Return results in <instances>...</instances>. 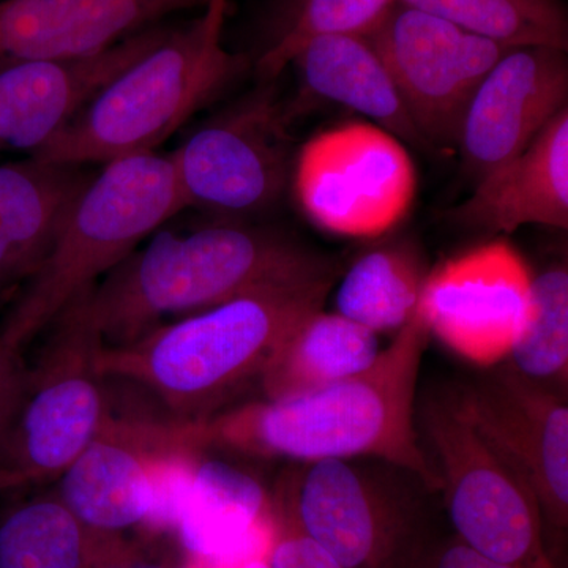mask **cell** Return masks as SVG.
I'll return each instance as SVG.
<instances>
[{"label":"cell","instance_id":"6da1fadb","mask_svg":"<svg viewBox=\"0 0 568 568\" xmlns=\"http://www.w3.org/2000/svg\"><path fill=\"white\" fill-rule=\"evenodd\" d=\"M428 325L416 313L361 375L283 398L227 407L185 424L201 450L291 462L372 458L416 474L433 491L439 480L417 425V384Z\"/></svg>","mask_w":568,"mask_h":568},{"label":"cell","instance_id":"7a4b0ae2","mask_svg":"<svg viewBox=\"0 0 568 568\" xmlns=\"http://www.w3.org/2000/svg\"><path fill=\"white\" fill-rule=\"evenodd\" d=\"M338 264L267 227L227 223L162 230L81 295L104 346L244 295L334 286Z\"/></svg>","mask_w":568,"mask_h":568},{"label":"cell","instance_id":"3957f363","mask_svg":"<svg viewBox=\"0 0 568 568\" xmlns=\"http://www.w3.org/2000/svg\"><path fill=\"white\" fill-rule=\"evenodd\" d=\"M332 286L267 291L162 324L123 346H102L95 369L151 392L171 420L196 424L230 407Z\"/></svg>","mask_w":568,"mask_h":568},{"label":"cell","instance_id":"277c9868","mask_svg":"<svg viewBox=\"0 0 568 568\" xmlns=\"http://www.w3.org/2000/svg\"><path fill=\"white\" fill-rule=\"evenodd\" d=\"M182 211L170 153H138L104 164L82 190L43 263L24 283L0 328L2 339L22 351L100 276Z\"/></svg>","mask_w":568,"mask_h":568},{"label":"cell","instance_id":"5b68a950","mask_svg":"<svg viewBox=\"0 0 568 568\" xmlns=\"http://www.w3.org/2000/svg\"><path fill=\"white\" fill-rule=\"evenodd\" d=\"M248 65L245 55L224 50L222 31L201 17L170 31L112 78L32 156L85 166L155 152L194 112L241 80Z\"/></svg>","mask_w":568,"mask_h":568},{"label":"cell","instance_id":"8992f818","mask_svg":"<svg viewBox=\"0 0 568 568\" xmlns=\"http://www.w3.org/2000/svg\"><path fill=\"white\" fill-rule=\"evenodd\" d=\"M432 495L392 463L324 459L287 478L280 510L345 568H414L437 534Z\"/></svg>","mask_w":568,"mask_h":568},{"label":"cell","instance_id":"52a82bcc","mask_svg":"<svg viewBox=\"0 0 568 568\" xmlns=\"http://www.w3.org/2000/svg\"><path fill=\"white\" fill-rule=\"evenodd\" d=\"M417 425L452 536L496 562L556 568L537 500L478 435L455 395L417 406Z\"/></svg>","mask_w":568,"mask_h":568},{"label":"cell","instance_id":"ba28073f","mask_svg":"<svg viewBox=\"0 0 568 568\" xmlns=\"http://www.w3.org/2000/svg\"><path fill=\"white\" fill-rule=\"evenodd\" d=\"M28 394L0 454V495L59 480L99 435L110 405L95 357L99 332L77 298L51 325Z\"/></svg>","mask_w":568,"mask_h":568},{"label":"cell","instance_id":"9c48e42d","mask_svg":"<svg viewBox=\"0 0 568 568\" xmlns=\"http://www.w3.org/2000/svg\"><path fill=\"white\" fill-rule=\"evenodd\" d=\"M294 114L264 81L194 130L170 153L183 209L234 220L274 207L293 174Z\"/></svg>","mask_w":568,"mask_h":568},{"label":"cell","instance_id":"30bf717a","mask_svg":"<svg viewBox=\"0 0 568 568\" xmlns=\"http://www.w3.org/2000/svg\"><path fill=\"white\" fill-rule=\"evenodd\" d=\"M291 175L308 220L345 237L388 233L405 219L417 190L405 144L366 122L343 123L306 141Z\"/></svg>","mask_w":568,"mask_h":568},{"label":"cell","instance_id":"8fae6325","mask_svg":"<svg viewBox=\"0 0 568 568\" xmlns=\"http://www.w3.org/2000/svg\"><path fill=\"white\" fill-rule=\"evenodd\" d=\"M478 435L537 500L549 558L562 568L568 530L567 395L532 383L503 362L457 392Z\"/></svg>","mask_w":568,"mask_h":568},{"label":"cell","instance_id":"7c38bea8","mask_svg":"<svg viewBox=\"0 0 568 568\" xmlns=\"http://www.w3.org/2000/svg\"><path fill=\"white\" fill-rule=\"evenodd\" d=\"M365 39L387 67L428 148L457 145L470 97L508 51L398 0Z\"/></svg>","mask_w":568,"mask_h":568},{"label":"cell","instance_id":"4fadbf2b","mask_svg":"<svg viewBox=\"0 0 568 568\" xmlns=\"http://www.w3.org/2000/svg\"><path fill=\"white\" fill-rule=\"evenodd\" d=\"M528 265L506 241L450 257L426 275L418 312L429 334L478 365L506 361L528 305Z\"/></svg>","mask_w":568,"mask_h":568},{"label":"cell","instance_id":"5bb4252c","mask_svg":"<svg viewBox=\"0 0 568 568\" xmlns=\"http://www.w3.org/2000/svg\"><path fill=\"white\" fill-rule=\"evenodd\" d=\"M566 52L548 47L514 48L478 84L457 142L467 171L477 181L525 151L567 108Z\"/></svg>","mask_w":568,"mask_h":568},{"label":"cell","instance_id":"9a60e30c","mask_svg":"<svg viewBox=\"0 0 568 568\" xmlns=\"http://www.w3.org/2000/svg\"><path fill=\"white\" fill-rule=\"evenodd\" d=\"M168 33L142 29L92 54L33 59L0 70V153H39L97 92Z\"/></svg>","mask_w":568,"mask_h":568},{"label":"cell","instance_id":"2e32d148","mask_svg":"<svg viewBox=\"0 0 568 568\" xmlns=\"http://www.w3.org/2000/svg\"><path fill=\"white\" fill-rule=\"evenodd\" d=\"M166 425L108 414L99 435L59 477V499L85 529L115 532L144 525L151 508L149 458Z\"/></svg>","mask_w":568,"mask_h":568},{"label":"cell","instance_id":"e0dca14e","mask_svg":"<svg viewBox=\"0 0 568 568\" xmlns=\"http://www.w3.org/2000/svg\"><path fill=\"white\" fill-rule=\"evenodd\" d=\"M450 219L473 230L511 234L528 224L568 226V110L525 151L478 179L473 196Z\"/></svg>","mask_w":568,"mask_h":568},{"label":"cell","instance_id":"ac0fdd59","mask_svg":"<svg viewBox=\"0 0 568 568\" xmlns=\"http://www.w3.org/2000/svg\"><path fill=\"white\" fill-rule=\"evenodd\" d=\"M183 547L209 568H242L272 547L268 496L242 467L200 458L179 519Z\"/></svg>","mask_w":568,"mask_h":568},{"label":"cell","instance_id":"d6986e66","mask_svg":"<svg viewBox=\"0 0 568 568\" xmlns=\"http://www.w3.org/2000/svg\"><path fill=\"white\" fill-rule=\"evenodd\" d=\"M92 178L82 164L37 156L0 164V295L36 274Z\"/></svg>","mask_w":568,"mask_h":568},{"label":"cell","instance_id":"ffe728a7","mask_svg":"<svg viewBox=\"0 0 568 568\" xmlns=\"http://www.w3.org/2000/svg\"><path fill=\"white\" fill-rule=\"evenodd\" d=\"M293 63L313 95L361 112L402 142L428 148L387 67L365 37H316L298 51Z\"/></svg>","mask_w":568,"mask_h":568},{"label":"cell","instance_id":"44dd1931","mask_svg":"<svg viewBox=\"0 0 568 568\" xmlns=\"http://www.w3.org/2000/svg\"><path fill=\"white\" fill-rule=\"evenodd\" d=\"M379 354L375 332L320 308L284 339L260 384L267 399L304 394L361 375Z\"/></svg>","mask_w":568,"mask_h":568},{"label":"cell","instance_id":"7402d4cb","mask_svg":"<svg viewBox=\"0 0 568 568\" xmlns=\"http://www.w3.org/2000/svg\"><path fill=\"white\" fill-rule=\"evenodd\" d=\"M407 245H384L354 261L336 290V313L375 334L398 332L416 313L426 278Z\"/></svg>","mask_w":568,"mask_h":568},{"label":"cell","instance_id":"603a6c76","mask_svg":"<svg viewBox=\"0 0 568 568\" xmlns=\"http://www.w3.org/2000/svg\"><path fill=\"white\" fill-rule=\"evenodd\" d=\"M504 362L526 379L567 395V265L534 276L525 316Z\"/></svg>","mask_w":568,"mask_h":568},{"label":"cell","instance_id":"cb8c5ba5","mask_svg":"<svg viewBox=\"0 0 568 568\" xmlns=\"http://www.w3.org/2000/svg\"><path fill=\"white\" fill-rule=\"evenodd\" d=\"M506 47L567 51L568 21L559 0H398Z\"/></svg>","mask_w":568,"mask_h":568},{"label":"cell","instance_id":"d4e9b609","mask_svg":"<svg viewBox=\"0 0 568 568\" xmlns=\"http://www.w3.org/2000/svg\"><path fill=\"white\" fill-rule=\"evenodd\" d=\"M59 497H33L0 514V568H85L88 537Z\"/></svg>","mask_w":568,"mask_h":568},{"label":"cell","instance_id":"484cf974","mask_svg":"<svg viewBox=\"0 0 568 568\" xmlns=\"http://www.w3.org/2000/svg\"><path fill=\"white\" fill-rule=\"evenodd\" d=\"M396 0H301L293 17L257 61L264 81H274L316 37L362 36L373 31Z\"/></svg>","mask_w":568,"mask_h":568},{"label":"cell","instance_id":"4316f807","mask_svg":"<svg viewBox=\"0 0 568 568\" xmlns=\"http://www.w3.org/2000/svg\"><path fill=\"white\" fill-rule=\"evenodd\" d=\"M21 354L0 336V454L7 446L28 394L31 366L26 364Z\"/></svg>","mask_w":568,"mask_h":568},{"label":"cell","instance_id":"83f0119b","mask_svg":"<svg viewBox=\"0 0 568 568\" xmlns=\"http://www.w3.org/2000/svg\"><path fill=\"white\" fill-rule=\"evenodd\" d=\"M267 568H345L293 523L283 518V532L268 549Z\"/></svg>","mask_w":568,"mask_h":568},{"label":"cell","instance_id":"f1b7e54d","mask_svg":"<svg viewBox=\"0 0 568 568\" xmlns=\"http://www.w3.org/2000/svg\"><path fill=\"white\" fill-rule=\"evenodd\" d=\"M414 568H519L478 555L457 537L437 536L429 541Z\"/></svg>","mask_w":568,"mask_h":568},{"label":"cell","instance_id":"f546056e","mask_svg":"<svg viewBox=\"0 0 568 568\" xmlns=\"http://www.w3.org/2000/svg\"><path fill=\"white\" fill-rule=\"evenodd\" d=\"M227 0H205L204 18L213 29L223 31L224 13H226Z\"/></svg>","mask_w":568,"mask_h":568},{"label":"cell","instance_id":"4dcf8cb0","mask_svg":"<svg viewBox=\"0 0 568 568\" xmlns=\"http://www.w3.org/2000/svg\"><path fill=\"white\" fill-rule=\"evenodd\" d=\"M104 568H163L159 566H151V564H119V566H111Z\"/></svg>","mask_w":568,"mask_h":568},{"label":"cell","instance_id":"1f68e13d","mask_svg":"<svg viewBox=\"0 0 568 568\" xmlns=\"http://www.w3.org/2000/svg\"><path fill=\"white\" fill-rule=\"evenodd\" d=\"M242 568H267V560H265V559L252 560V562L246 564V566H244Z\"/></svg>","mask_w":568,"mask_h":568},{"label":"cell","instance_id":"d6a6232c","mask_svg":"<svg viewBox=\"0 0 568 568\" xmlns=\"http://www.w3.org/2000/svg\"><path fill=\"white\" fill-rule=\"evenodd\" d=\"M201 568H209V567H205V566H203V564H201Z\"/></svg>","mask_w":568,"mask_h":568}]
</instances>
